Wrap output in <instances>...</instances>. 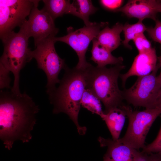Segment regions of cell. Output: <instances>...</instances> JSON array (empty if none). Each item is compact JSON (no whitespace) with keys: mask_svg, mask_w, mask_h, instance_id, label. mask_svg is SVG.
<instances>
[{"mask_svg":"<svg viewBox=\"0 0 161 161\" xmlns=\"http://www.w3.org/2000/svg\"><path fill=\"white\" fill-rule=\"evenodd\" d=\"M39 106L25 92L16 93L11 90L0 92V138L10 150L15 141L29 142L36 122Z\"/></svg>","mask_w":161,"mask_h":161,"instance_id":"6da1fadb","label":"cell"},{"mask_svg":"<svg viewBox=\"0 0 161 161\" xmlns=\"http://www.w3.org/2000/svg\"><path fill=\"white\" fill-rule=\"evenodd\" d=\"M64 69L65 72L58 86L48 94L49 100L53 105V113L67 114L76 125L79 133L83 134L86 129L79 125L78 119L81 99L86 88V69L75 67L71 69L66 65Z\"/></svg>","mask_w":161,"mask_h":161,"instance_id":"7a4b0ae2","label":"cell"},{"mask_svg":"<svg viewBox=\"0 0 161 161\" xmlns=\"http://www.w3.org/2000/svg\"><path fill=\"white\" fill-rule=\"evenodd\" d=\"M125 67L122 64L110 68L92 65L86 69V88L92 90L103 103L104 113L123 104V91L119 88L118 79Z\"/></svg>","mask_w":161,"mask_h":161,"instance_id":"3957f363","label":"cell"},{"mask_svg":"<svg viewBox=\"0 0 161 161\" xmlns=\"http://www.w3.org/2000/svg\"><path fill=\"white\" fill-rule=\"evenodd\" d=\"M29 38L21 26L18 32L13 31L1 39L4 50L0 63L13 74L14 81L11 90L17 94L21 93L19 87L20 72L33 58L32 51L28 47Z\"/></svg>","mask_w":161,"mask_h":161,"instance_id":"277c9868","label":"cell"},{"mask_svg":"<svg viewBox=\"0 0 161 161\" xmlns=\"http://www.w3.org/2000/svg\"><path fill=\"white\" fill-rule=\"evenodd\" d=\"M129 119V124L124 136L120 141L129 146L138 150L145 146L146 135L152 124L161 114V107L157 106L142 111H133L130 107L122 104Z\"/></svg>","mask_w":161,"mask_h":161,"instance_id":"5b68a950","label":"cell"},{"mask_svg":"<svg viewBox=\"0 0 161 161\" xmlns=\"http://www.w3.org/2000/svg\"><path fill=\"white\" fill-rule=\"evenodd\" d=\"M55 37L49 38L39 42L32 51V57L36 60L38 68L43 70L47 76L46 87L47 94L56 88V84L60 81L58 78L59 74L66 66L64 59L61 58L56 51Z\"/></svg>","mask_w":161,"mask_h":161,"instance_id":"8992f818","label":"cell"},{"mask_svg":"<svg viewBox=\"0 0 161 161\" xmlns=\"http://www.w3.org/2000/svg\"><path fill=\"white\" fill-rule=\"evenodd\" d=\"M160 67L159 64H157L152 72L138 77L132 86L123 91L124 99L135 107H143L146 109L156 107L161 90V83L156 75Z\"/></svg>","mask_w":161,"mask_h":161,"instance_id":"52a82bcc","label":"cell"},{"mask_svg":"<svg viewBox=\"0 0 161 161\" xmlns=\"http://www.w3.org/2000/svg\"><path fill=\"white\" fill-rule=\"evenodd\" d=\"M108 25L107 22H93L88 26H85L74 30L69 27L67 28V34L63 36L55 37V42L59 41L69 46L76 52L78 61L75 67L77 69L85 70L92 65L87 62L86 53L91 41L96 38L102 28Z\"/></svg>","mask_w":161,"mask_h":161,"instance_id":"ba28073f","label":"cell"},{"mask_svg":"<svg viewBox=\"0 0 161 161\" xmlns=\"http://www.w3.org/2000/svg\"><path fill=\"white\" fill-rule=\"evenodd\" d=\"M39 0H0V37L1 39L20 27L27 20Z\"/></svg>","mask_w":161,"mask_h":161,"instance_id":"9c48e42d","label":"cell"},{"mask_svg":"<svg viewBox=\"0 0 161 161\" xmlns=\"http://www.w3.org/2000/svg\"><path fill=\"white\" fill-rule=\"evenodd\" d=\"M37 7L36 6L32 8L28 19L21 26L29 38H34L35 46L44 40L55 37L59 31L55 26L54 20L50 15Z\"/></svg>","mask_w":161,"mask_h":161,"instance_id":"30bf717a","label":"cell"},{"mask_svg":"<svg viewBox=\"0 0 161 161\" xmlns=\"http://www.w3.org/2000/svg\"><path fill=\"white\" fill-rule=\"evenodd\" d=\"M115 12H121L129 18L143 21L146 18L155 21L158 13H161V1L156 0H129L124 6Z\"/></svg>","mask_w":161,"mask_h":161,"instance_id":"8fae6325","label":"cell"},{"mask_svg":"<svg viewBox=\"0 0 161 161\" xmlns=\"http://www.w3.org/2000/svg\"><path fill=\"white\" fill-rule=\"evenodd\" d=\"M157 57L154 48L148 51L139 53L135 58L132 65L126 73L120 74L123 86H124L127 79L131 76L138 77L148 75L157 66Z\"/></svg>","mask_w":161,"mask_h":161,"instance_id":"7c38bea8","label":"cell"},{"mask_svg":"<svg viewBox=\"0 0 161 161\" xmlns=\"http://www.w3.org/2000/svg\"><path fill=\"white\" fill-rule=\"evenodd\" d=\"M119 139L113 140L100 137L98 141L101 147L107 148L105 154L114 161H132L137 149L123 143Z\"/></svg>","mask_w":161,"mask_h":161,"instance_id":"4fadbf2b","label":"cell"},{"mask_svg":"<svg viewBox=\"0 0 161 161\" xmlns=\"http://www.w3.org/2000/svg\"><path fill=\"white\" fill-rule=\"evenodd\" d=\"M123 27L119 22L111 28L106 26L100 30L96 38L101 46L111 52L121 44L120 34Z\"/></svg>","mask_w":161,"mask_h":161,"instance_id":"5bb4252c","label":"cell"},{"mask_svg":"<svg viewBox=\"0 0 161 161\" xmlns=\"http://www.w3.org/2000/svg\"><path fill=\"white\" fill-rule=\"evenodd\" d=\"M126 116L125 110L120 106L111 109L101 117L105 121L113 140L119 138Z\"/></svg>","mask_w":161,"mask_h":161,"instance_id":"9a60e30c","label":"cell"},{"mask_svg":"<svg viewBox=\"0 0 161 161\" xmlns=\"http://www.w3.org/2000/svg\"><path fill=\"white\" fill-rule=\"evenodd\" d=\"M92 46L91 51L92 56L90 60L97 64L99 67H105L108 64H122L123 58L122 57H116L111 52L101 46L96 38L92 41Z\"/></svg>","mask_w":161,"mask_h":161,"instance_id":"2e32d148","label":"cell"},{"mask_svg":"<svg viewBox=\"0 0 161 161\" xmlns=\"http://www.w3.org/2000/svg\"><path fill=\"white\" fill-rule=\"evenodd\" d=\"M98 10L93 5L91 0H75L71 3L68 14L81 19L87 26L92 23L89 21V16Z\"/></svg>","mask_w":161,"mask_h":161,"instance_id":"e0dca14e","label":"cell"},{"mask_svg":"<svg viewBox=\"0 0 161 161\" xmlns=\"http://www.w3.org/2000/svg\"><path fill=\"white\" fill-rule=\"evenodd\" d=\"M42 8L55 20L65 14H68L71 3L69 0H43Z\"/></svg>","mask_w":161,"mask_h":161,"instance_id":"ac0fdd59","label":"cell"},{"mask_svg":"<svg viewBox=\"0 0 161 161\" xmlns=\"http://www.w3.org/2000/svg\"><path fill=\"white\" fill-rule=\"evenodd\" d=\"M81 105L93 114L98 115L101 117L104 114L101 101L90 89L86 88L81 100Z\"/></svg>","mask_w":161,"mask_h":161,"instance_id":"d6986e66","label":"cell"},{"mask_svg":"<svg viewBox=\"0 0 161 161\" xmlns=\"http://www.w3.org/2000/svg\"><path fill=\"white\" fill-rule=\"evenodd\" d=\"M142 20H139L134 24H130L126 23L123 25V31L124 39L122 43L126 47L131 49L132 47L129 44V42L133 40L135 36L137 34L143 33L146 31L147 28L143 23Z\"/></svg>","mask_w":161,"mask_h":161,"instance_id":"ffe728a7","label":"cell"},{"mask_svg":"<svg viewBox=\"0 0 161 161\" xmlns=\"http://www.w3.org/2000/svg\"><path fill=\"white\" fill-rule=\"evenodd\" d=\"M133 41L139 53L148 51L152 48L150 42L147 39L143 33L137 35Z\"/></svg>","mask_w":161,"mask_h":161,"instance_id":"44dd1931","label":"cell"},{"mask_svg":"<svg viewBox=\"0 0 161 161\" xmlns=\"http://www.w3.org/2000/svg\"><path fill=\"white\" fill-rule=\"evenodd\" d=\"M142 151L148 154L157 153L161 155V126L156 139L151 143L145 145Z\"/></svg>","mask_w":161,"mask_h":161,"instance_id":"7402d4cb","label":"cell"},{"mask_svg":"<svg viewBox=\"0 0 161 161\" xmlns=\"http://www.w3.org/2000/svg\"><path fill=\"white\" fill-rule=\"evenodd\" d=\"M10 72L0 63V88L1 90L10 89L11 78L10 77Z\"/></svg>","mask_w":161,"mask_h":161,"instance_id":"603a6c76","label":"cell"},{"mask_svg":"<svg viewBox=\"0 0 161 161\" xmlns=\"http://www.w3.org/2000/svg\"><path fill=\"white\" fill-rule=\"evenodd\" d=\"M155 22L154 27L147 28L146 31L153 41L161 44V21L157 19Z\"/></svg>","mask_w":161,"mask_h":161,"instance_id":"cb8c5ba5","label":"cell"},{"mask_svg":"<svg viewBox=\"0 0 161 161\" xmlns=\"http://www.w3.org/2000/svg\"><path fill=\"white\" fill-rule=\"evenodd\" d=\"M99 2L103 7L107 10L115 12L121 7L123 1L122 0H101Z\"/></svg>","mask_w":161,"mask_h":161,"instance_id":"d4e9b609","label":"cell"},{"mask_svg":"<svg viewBox=\"0 0 161 161\" xmlns=\"http://www.w3.org/2000/svg\"><path fill=\"white\" fill-rule=\"evenodd\" d=\"M149 154L136 150L134 154L132 161H148Z\"/></svg>","mask_w":161,"mask_h":161,"instance_id":"484cf974","label":"cell"},{"mask_svg":"<svg viewBox=\"0 0 161 161\" xmlns=\"http://www.w3.org/2000/svg\"><path fill=\"white\" fill-rule=\"evenodd\" d=\"M148 161H161V155L157 153L149 154Z\"/></svg>","mask_w":161,"mask_h":161,"instance_id":"4316f807","label":"cell"},{"mask_svg":"<svg viewBox=\"0 0 161 161\" xmlns=\"http://www.w3.org/2000/svg\"><path fill=\"white\" fill-rule=\"evenodd\" d=\"M159 106L161 107V90L160 92L156 104V107Z\"/></svg>","mask_w":161,"mask_h":161,"instance_id":"83f0119b","label":"cell"},{"mask_svg":"<svg viewBox=\"0 0 161 161\" xmlns=\"http://www.w3.org/2000/svg\"><path fill=\"white\" fill-rule=\"evenodd\" d=\"M159 61V64L160 65V67H161V71L159 75L158 76V78L161 83V54L159 57L158 58Z\"/></svg>","mask_w":161,"mask_h":161,"instance_id":"f1b7e54d","label":"cell"},{"mask_svg":"<svg viewBox=\"0 0 161 161\" xmlns=\"http://www.w3.org/2000/svg\"><path fill=\"white\" fill-rule=\"evenodd\" d=\"M103 161H114L105 154L103 157Z\"/></svg>","mask_w":161,"mask_h":161,"instance_id":"f546056e","label":"cell"}]
</instances>
